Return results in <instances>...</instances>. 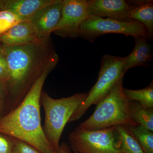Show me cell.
Returning a JSON list of instances; mask_svg holds the SVG:
<instances>
[{
    "mask_svg": "<svg viewBox=\"0 0 153 153\" xmlns=\"http://www.w3.org/2000/svg\"><path fill=\"white\" fill-rule=\"evenodd\" d=\"M108 34H123L134 38L140 37L149 39L144 26L136 21L122 22L91 16L80 25L79 37L94 43L100 36Z\"/></svg>",
    "mask_w": 153,
    "mask_h": 153,
    "instance_id": "cell-7",
    "label": "cell"
},
{
    "mask_svg": "<svg viewBox=\"0 0 153 153\" xmlns=\"http://www.w3.org/2000/svg\"><path fill=\"white\" fill-rule=\"evenodd\" d=\"M13 153H41L36 148L27 143L13 138Z\"/></svg>",
    "mask_w": 153,
    "mask_h": 153,
    "instance_id": "cell-20",
    "label": "cell"
},
{
    "mask_svg": "<svg viewBox=\"0 0 153 153\" xmlns=\"http://www.w3.org/2000/svg\"><path fill=\"white\" fill-rule=\"evenodd\" d=\"M115 134V127L98 130L77 127L69 134L68 139L76 153H123Z\"/></svg>",
    "mask_w": 153,
    "mask_h": 153,
    "instance_id": "cell-6",
    "label": "cell"
},
{
    "mask_svg": "<svg viewBox=\"0 0 153 153\" xmlns=\"http://www.w3.org/2000/svg\"><path fill=\"white\" fill-rule=\"evenodd\" d=\"M126 57L109 55L102 56L98 79L89 92L84 101L71 116L68 123L78 120L90 106L97 104L113 89L118 81L124 76L123 68Z\"/></svg>",
    "mask_w": 153,
    "mask_h": 153,
    "instance_id": "cell-5",
    "label": "cell"
},
{
    "mask_svg": "<svg viewBox=\"0 0 153 153\" xmlns=\"http://www.w3.org/2000/svg\"><path fill=\"white\" fill-rule=\"evenodd\" d=\"M130 114L137 125L153 131V108L144 107L137 102H130Z\"/></svg>",
    "mask_w": 153,
    "mask_h": 153,
    "instance_id": "cell-16",
    "label": "cell"
},
{
    "mask_svg": "<svg viewBox=\"0 0 153 153\" xmlns=\"http://www.w3.org/2000/svg\"><path fill=\"white\" fill-rule=\"evenodd\" d=\"M88 3L90 16L106 17L122 22L132 21L128 18V13L140 4L139 1L125 0H88Z\"/></svg>",
    "mask_w": 153,
    "mask_h": 153,
    "instance_id": "cell-9",
    "label": "cell"
},
{
    "mask_svg": "<svg viewBox=\"0 0 153 153\" xmlns=\"http://www.w3.org/2000/svg\"><path fill=\"white\" fill-rule=\"evenodd\" d=\"M123 91L130 102H137L144 107L153 108V81L149 86L143 89L131 90L123 88Z\"/></svg>",
    "mask_w": 153,
    "mask_h": 153,
    "instance_id": "cell-17",
    "label": "cell"
},
{
    "mask_svg": "<svg viewBox=\"0 0 153 153\" xmlns=\"http://www.w3.org/2000/svg\"><path fill=\"white\" fill-rule=\"evenodd\" d=\"M54 153H71L70 148L67 144L62 143L60 145L57 150L55 151Z\"/></svg>",
    "mask_w": 153,
    "mask_h": 153,
    "instance_id": "cell-24",
    "label": "cell"
},
{
    "mask_svg": "<svg viewBox=\"0 0 153 153\" xmlns=\"http://www.w3.org/2000/svg\"><path fill=\"white\" fill-rule=\"evenodd\" d=\"M0 49L5 56L10 70V76L5 81L8 113L21 103L56 52L50 36L23 45H0Z\"/></svg>",
    "mask_w": 153,
    "mask_h": 153,
    "instance_id": "cell-1",
    "label": "cell"
},
{
    "mask_svg": "<svg viewBox=\"0 0 153 153\" xmlns=\"http://www.w3.org/2000/svg\"><path fill=\"white\" fill-rule=\"evenodd\" d=\"M144 153H153V132L140 125L127 127Z\"/></svg>",
    "mask_w": 153,
    "mask_h": 153,
    "instance_id": "cell-18",
    "label": "cell"
},
{
    "mask_svg": "<svg viewBox=\"0 0 153 153\" xmlns=\"http://www.w3.org/2000/svg\"><path fill=\"white\" fill-rule=\"evenodd\" d=\"M22 22L13 12L5 10L0 11V36Z\"/></svg>",
    "mask_w": 153,
    "mask_h": 153,
    "instance_id": "cell-19",
    "label": "cell"
},
{
    "mask_svg": "<svg viewBox=\"0 0 153 153\" xmlns=\"http://www.w3.org/2000/svg\"><path fill=\"white\" fill-rule=\"evenodd\" d=\"M57 0H5L3 10L13 12L22 22H30L42 8Z\"/></svg>",
    "mask_w": 153,
    "mask_h": 153,
    "instance_id": "cell-12",
    "label": "cell"
},
{
    "mask_svg": "<svg viewBox=\"0 0 153 153\" xmlns=\"http://www.w3.org/2000/svg\"><path fill=\"white\" fill-rule=\"evenodd\" d=\"M135 45L131 53L127 56L123 72L125 74L130 68L136 66H147L152 60L151 47L147 39L143 37L134 38Z\"/></svg>",
    "mask_w": 153,
    "mask_h": 153,
    "instance_id": "cell-13",
    "label": "cell"
},
{
    "mask_svg": "<svg viewBox=\"0 0 153 153\" xmlns=\"http://www.w3.org/2000/svg\"><path fill=\"white\" fill-rule=\"evenodd\" d=\"M88 93H77L60 99L52 98L42 91L40 104L43 107L45 120L43 130L54 151L60 146V140L65 126L87 96Z\"/></svg>",
    "mask_w": 153,
    "mask_h": 153,
    "instance_id": "cell-4",
    "label": "cell"
},
{
    "mask_svg": "<svg viewBox=\"0 0 153 153\" xmlns=\"http://www.w3.org/2000/svg\"><path fill=\"white\" fill-rule=\"evenodd\" d=\"M5 0H0V11L3 10Z\"/></svg>",
    "mask_w": 153,
    "mask_h": 153,
    "instance_id": "cell-25",
    "label": "cell"
},
{
    "mask_svg": "<svg viewBox=\"0 0 153 153\" xmlns=\"http://www.w3.org/2000/svg\"><path fill=\"white\" fill-rule=\"evenodd\" d=\"M130 20H134L143 25L147 30L149 39L153 36V2L143 1L131 9L127 13Z\"/></svg>",
    "mask_w": 153,
    "mask_h": 153,
    "instance_id": "cell-14",
    "label": "cell"
},
{
    "mask_svg": "<svg viewBox=\"0 0 153 153\" xmlns=\"http://www.w3.org/2000/svg\"><path fill=\"white\" fill-rule=\"evenodd\" d=\"M88 9V0H63L61 18L53 33L62 38L79 37L80 25L90 16Z\"/></svg>",
    "mask_w": 153,
    "mask_h": 153,
    "instance_id": "cell-8",
    "label": "cell"
},
{
    "mask_svg": "<svg viewBox=\"0 0 153 153\" xmlns=\"http://www.w3.org/2000/svg\"><path fill=\"white\" fill-rule=\"evenodd\" d=\"M8 99V91L5 82L0 80V119L5 115Z\"/></svg>",
    "mask_w": 153,
    "mask_h": 153,
    "instance_id": "cell-22",
    "label": "cell"
},
{
    "mask_svg": "<svg viewBox=\"0 0 153 153\" xmlns=\"http://www.w3.org/2000/svg\"><path fill=\"white\" fill-rule=\"evenodd\" d=\"M123 77L110 92L97 103L92 114L79 125V128L98 130L118 126L137 125L130 114V103L123 91Z\"/></svg>",
    "mask_w": 153,
    "mask_h": 153,
    "instance_id": "cell-3",
    "label": "cell"
},
{
    "mask_svg": "<svg viewBox=\"0 0 153 153\" xmlns=\"http://www.w3.org/2000/svg\"><path fill=\"white\" fill-rule=\"evenodd\" d=\"M115 127L118 144L123 153H144L139 144L127 127L118 126Z\"/></svg>",
    "mask_w": 153,
    "mask_h": 153,
    "instance_id": "cell-15",
    "label": "cell"
},
{
    "mask_svg": "<svg viewBox=\"0 0 153 153\" xmlns=\"http://www.w3.org/2000/svg\"><path fill=\"white\" fill-rule=\"evenodd\" d=\"M10 76L8 64L4 54L0 49V80L7 81Z\"/></svg>",
    "mask_w": 153,
    "mask_h": 153,
    "instance_id": "cell-23",
    "label": "cell"
},
{
    "mask_svg": "<svg viewBox=\"0 0 153 153\" xmlns=\"http://www.w3.org/2000/svg\"><path fill=\"white\" fill-rule=\"evenodd\" d=\"M58 61L55 53L21 103L0 119V133L27 143L41 153L55 152L41 126L40 99L45 80Z\"/></svg>",
    "mask_w": 153,
    "mask_h": 153,
    "instance_id": "cell-2",
    "label": "cell"
},
{
    "mask_svg": "<svg viewBox=\"0 0 153 153\" xmlns=\"http://www.w3.org/2000/svg\"><path fill=\"white\" fill-rule=\"evenodd\" d=\"M33 25L29 22H22L0 36V45L18 46L42 40Z\"/></svg>",
    "mask_w": 153,
    "mask_h": 153,
    "instance_id": "cell-11",
    "label": "cell"
},
{
    "mask_svg": "<svg viewBox=\"0 0 153 153\" xmlns=\"http://www.w3.org/2000/svg\"><path fill=\"white\" fill-rule=\"evenodd\" d=\"M13 137L0 133V153H13Z\"/></svg>",
    "mask_w": 153,
    "mask_h": 153,
    "instance_id": "cell-21",
    "label": "cell"
},
{
    "mask_svg": "<svg viewBox=\"0 0 153 153\" xmlns=\"http://www.w3.org/2000/svg\"><path fill=\"white\" fill-rule=\"evenodd\" d=\"M63 0L44 7L36 13L30 22L33 25L41 39L50 36L60 21L62 14Z\"/></svg>",
    "mask_w": 153,
    "mask_h": 153,
    "instance_id": "cell-10",
    "label": "cell"
}]
</instances>
